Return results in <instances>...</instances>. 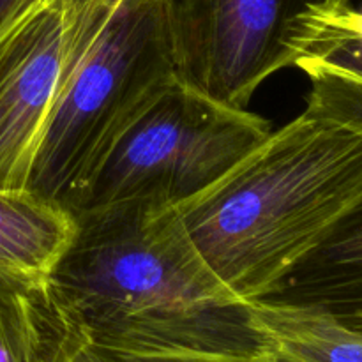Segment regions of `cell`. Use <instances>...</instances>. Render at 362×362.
<instances>
[{
    "instance_id": "1",
    "label": "cell",
    "mask_w": 362,
    "mask_h": 362,
    "mask_svg": "<svg viewBox=\"0 0 362 362\" xmlns=\"http://www.w3.org/2000/svg\"><path fill=\"white\" fill-rule=\"evenodd\" d=\"M74 218L52 279L92 349L136 357L272 352L250 303L212 274L175 207L124 204Z\"/></svg>"
},
{
    "instance_id": "2",
    "label": "cell",
    "mask_w": 362,
    "mask_h": 362,
    "mask_svg": "<svg viewBox=\"0 0 362 362\" xmlns=\"http://www.w3.org/2000/svg\"><path fill=\"white\" fill-rule=\"evenodd\" d=\"M362 194V131L304 110L175 205L226 290L267 299Z\"/></svg>"
},
{
    "instance_id": "3",
    "label": "cell",
    "mask_w": 362,
    "mask_h": 362,
    "mask_svg": "<svg viewBox=\"0 0 362 362\" xmlns=\"http://www.w3.org/2000/svg\"><path fill=\"white\" fill-rule=\"evenodd\" d=\"M175 76L170 0H117L49 113L27 189L69 211L110 145Z\"/></svg>"
},
{
    "instance_id": "4",
    "label": "cell",
    "mask_w": 362,
    "mask_h": 362,
    "mask_svg": "<svg viewBox=\"0 0 362 362\" xmlns=\"http://www.w3.org/2000/svg\"><path fill=\"white\" fill-rule=\"evenodd\" d=\"M269 133V120L258 113L218 101L175 76L110 145L69 211L175 207L225 175Z\"/></svg>"
},
{
    "instance_id": "5",
    "label": "cell",
    "mask_w": 362,
    "mask_h": 362,
    "mask_svg": "<svg viewBox=\"0 0 362 362\" xmlns=\"http://www.w3.org/2000/svg\"><path fill=\"white\" fill-rule=\"evenodd\" d=\"M117 0H34L0 34V189H27L48 117Z\"/></svg>"
},
{
    "instance_id": "6",
    "label": "cell",
    "mask_w": 362,
    "mask_h": 362,
    "mask_svg": "<svg viewBox=\"0 0 362 362\" xmlns=\"http://www.w3.org/2000/svg\"><path fill=\"white\" fill-rule=\"evenodd\" d=\"M325 2L170 0L177 76L218 101L250 108L269 78L293 67L299 18Z\"/></svg>"
},
{
    "instance_id": "7",
    "label": "cell",
    "mask_w": 362,
    "mask_h": 362,
    "mask_svg": "<svg viewBox=\"0 0 362 362\" xmlns=\"http://www.w3.org/2000/svg\"><path fill=\"white\" fill-rule=\"evenodd\" d=\"M88 346L52 276L0 271V362H76Z\"/></svg>"
},
{
    "instance_id": "8",
    "label": "cell",
    "mask_w": 362,
    "mask_h": 362,
    "mask_svg": "<svg viewBox=\"0 0 362 362\" xmlns=\"http://www.w3.org/2000/svg\"><path fill=\"white\" fill-rule=\"evenodd\" d=\"M264 300L315 308L362 332V194Z\"/></svg>"
},
{
    "instance_id": "9",
    "label": "cell",
    "mask_w": 362,
    "mask_h": 362,
    "mask_svg": "<svg viewBox=\"0 0 362 362\" xmlns=\"http://www.w3.org/2000/svg\"><path fill=\"white\" fill-rule=\"evenodd\" d=\"M76 232V218L28 189H0V271L52 276Z\"/></svg>"
},
{
    "instance_id": "10",
    "label": "cell",
    "mask_w": 362,
    "mask_h": 362,
    "mask_svg": "<svg viewBox=\"0 0 362 362\" xmlns=\"http://www.w3.org/2000/svg\"><path fill=\"white\" fill-rule=\"evenodd\" d=\"M258 331L279 357L292 362H362V332L315 308L274 300L250 303Z\"/></svg>"
},
{
    "instance_id": "11",
    "label": "cell",
    "mask_w": 362,
    "mask_h": 362,
    "mask_svg": "<svg viewBox=\"0 0 362 362\" xmlns=\"http://www.w3.org/2000/svg\"><path fill=\"white\" fill-rule=\"evenodd\" d=\"M292 55L293 67L299 60H317L362 78V11L343 0L308 9L297 23Z\"/></svg>"
},
{
    "instance_id": "12",
    "label": "cell",
    "mask_w": 362,
    "mask_h": 362,
    "mask_svg": "<svg viewBox=\"0 0 362 362\" xmlns=\"http://www.w3.org/2000/svg\"><path fill=\"white\" fill-rule=\"evenodd\" d=\"M310 80L306 108L362 131V78L317 60H299Z\"/></svg>"
},
{
    "instance_id": "13",
    "label": "cell",
    "mask_w": 362,
    "mask_h": 362,
    "mask_svg": "<svg viewBox=\"0 0 362 362\" xmlns=\"http://www.w3.org/2000/svg\"><path fill=\"white\" fill-rule=\"evenodd\" d=\"M76 362H292L269 352L262 356H228V357H136L103 352L88 346Z\"/></svg>"
},
{
    "instance_id": "14",
    "label": "cell",
    "mask_w": 362,
    "mask_h": 362,
    "mask_svg": "<svg viewBox=\"0 0 362 362\" xmlns=\"http://www.w3.org/2000/svg\"><path fill=\"white\" fill-rule=\"evenodd\" d=\"M34 0H0V34L27 9Z\"/></svg>"
}]
</instances>
